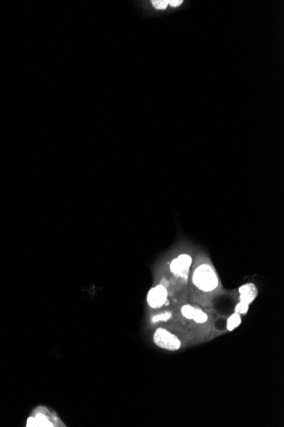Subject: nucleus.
<instances>
[{
    "label": "nucleus",
    "instance_id": "f257e3e1",
    "mask_svg": "<svg viewBox=\"0 0 284 427\" xmlns=\"http://www.w3.org/2000/svg\"><path fill=\"white\" fill-rule=\"evenodd\" d=\"M192 282L203 292H212L218 288L217 274L211 265L203 264L196 268L192 275Z\"/></svg>",
    "mask_w": 284,
    "mask_h": 427
},
{
    "label": "nucleus",
    "instance_id": "f03ea898",
    "mask_svg": "<svg viewBox=\"0 0 284 427\" xmlns=\"http://www.w3.org/2000/svg\"><path fill=\"white\" fill-rule=\"evenodd\" d=\"M26 427H66V425L61 422L55 413L51 412L48 408L39 406L35 409L32 416L27 420Z\"/></svg>",
    "mask_w": 284,
    "mask_h": 427
},
{
    "label": "nucleus",
    "instance_id": "7ed1b4c3",
    "mask_svg": "<svg viewBox=\"0 0 284 427\" xmlns=\"http://www.w3.org/2000/svg\"><path fill=\"white\" fill-rule=\"evenodd\" d=\"M153 340L157 346L168 351H177L181 346L177 336L164 329H157L154 334Z\"/></svg>",
    "mask_w": 284,
    "mask_h": 427
},
{
    "label": "nucleus",
    "instance_id": "20e7f679",
    "mask_svg": "<svg viewBox=\"0 0 284 427\" xmlns=\"http://www.w3.org/2000/svg\"><path fill=\"white\" fill-rule=\"evenodd\" d=\"M168 301V290L165 286L162 284L157 285L149 291L147 295L148 305L151 308L158 309L166 305Z\"/></svg>",
    "mask_w": 284,
    "mask_h": 427
},
{
    "label": "nucleus",
    "instance_id": "39448f33",
    "mask_svg": "<svg viewBox=\"0 0 284 427\" xmlns=\"http://www.w3.org/2000/svg\"><path fill=\"white\" fill-rule=\"evenodd\" d=\"M191 264L192 259L191 256L183 253L178 256L176 259L172 260L170 263V270L175 276L186 277Z\"/></svg>",
    "mask_w": 284,
    "mask_h": 427
},
{
    "label": "nucleus",
    "instance_id": "423d86ee",
    "mask_svg": "<svg viewBox=\"0 0 284 427\" xmlns=\"http://www.w3.org/2000/svg\"><path fill=\"white\" fill-rule=\"evenodd\" d=\"M239 302L250 305L258 295V289L254 283H247L238 288Z\"/></svg>",
    "mask_w": 284,
    "mask_h": 427
},
{
    "label": "nucleus",
    "instance_id": "0eeeda50",
    "mask_svg": "<svg viewBox=\"0 0 284 427\" xmlns=\"http://www.w3.org/2000/svg\"><path fill=\"white\" fill-rule=\"evenodd\" d=\"M181 313L188 319H193L197 323H205L208 320L207 315L200 309H197L190 305H186L181 308Z\"/></svg>",
    "mask_w": 284,
    "mask_h": 427
},
{
    "label": "nucleus",
    "instance_id": "6e6552de",
    "mask_svg": "<svg viewBox=\"0 0 284 427\" xmlns=\"http://www.w3.org/2000/svg\"><path fill=\"white\" fill-rule=\"evenodd\" d=\"M241 317L240 315L238 313H234L232 316H230L229 318L227 320V329L229 331L234 330L236 328H238V326L240 325Z\"/></svg>",
    "mask_w": 284,
    "mask_h": 427
},
{
    "label": "nucleus",
    "instance_id": "1a4fd4ad",
    "mask_svg": "<svg viewBox=\"0 0 284 427\" xmlns=\"http://www.w3.org/2000/svg\"><path fill=\"white\" fill-rule=\"evenodd\" d=\"M249 307H250V305L245 304V303L239 302L238 305H236L235 312L239 315L246 314L249 311Z\"/></svg>",
    "mask_w": 284,
    "mask_h": 427
},
{
    "label": "nucleus",
    "instance_id": "9d476101",
    "mask_svg": "<svg viewBox=\"0 0 284 427\" xmlns=\"http://www.w3.org/2000/svg\"><path fill=\"white\" fill-rule=\"evenodd\" d=\"M172 314L170 312H164V313H162V314L157 315V316H155V317H152V319H151V322L154 323H157V322H161V321H168L169 318H171Z\"/></svg>",
    "mask_w": 284,
    "mask_h": 427
},
{
    "label": "nucleus",
    "instance_id": "9b49d317",
    "mask_svg": "<svg viewBox=\"0 0 284 427\" xmlns=\"http://www.w3.org/2000/svg\"><path fill=\"white\" fill-rule=\"evenodd\" d=\"M151 3L156 9H159V10L166 9L168 5L167 0H153V1H151Z\"/></svg>",
    "mask_w": 284,
    "mask_h": 427
},
{
    "label": "nucleus",
    "instance_id": "f8f14e48",
    "mask_svg": "<svg viewBox=\"0 0 284 427\" xmlns=\"http://www.w3.org/2000/svg\"><path fill=\"white\" fill-rule=\"evenodd\" d=\"M182 3L183 1L181 0H168V5L172 6V7H178Z\"/></svg>",
    "mask_w": 284,
    "mask_h": 427
}]
</instances>
